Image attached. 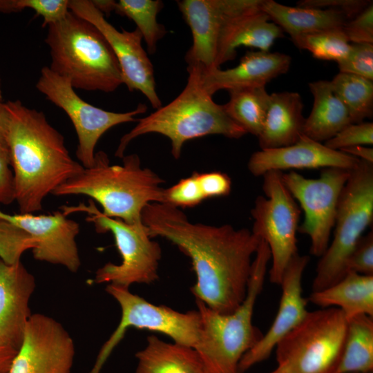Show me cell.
<instances>
[{
	"label": "cell",
	"mask_w": 373,
	"mask_h": 373,
	"mask_svg": "<svg viewBox=\"0 0 373 373\" xmlns=\"http://www.w3.org/2000/svg\"><path fill=\"white\" fill-rule=\"evenodd\" d=\"M300 94L273 93L262 131L258 137L261 149L287 146L301 137L305 118Z\"/></svg>",
	"instance_id": "7402d4cb"
},
{
	"label": "cell",
	"mask_w": 373,
	"mask_h": 373,
	"mask_svg": "<svg viewBox=\"0 0 373 373\" xmlns=\"http://www.w3.org/2000/svg\"></svg>",
	"instance_id": "f907efd6"
},
{
	"label": "cell",
	"mask_w": 373,
	"mask_h": 373,
	"mask_svg": "<svg viewBox=\"0 0 373 373\" xmlns=\"http://www.w3.org/2000/svg\"><path fill=\"white\" fill-rule=\"evenodd\" d=\"M291 57L285 53L269 51H249L234 68H219L204 71L201 80L204 89L213 95L219 90H231L265 86L278 76L286 73Z\"/></svg>",
	"instance_id": "44dd1931"
},
{
	"label": "cell",
	"mask_w": 373,
	"mask_h": 373,
	"mask_svg": "<svg viewBox=\"0 0 373 373\" xmlns=\"http://www.w3.org/2000/svg\"><path fill=\"white\" fill-rule=\"evenodd\" d=\"M343 30L352 44H373V3L348 21Z\"/></svg>",
	"instance_id": "f35d334b"
},
{
	"label": "cell",
	"mask_w": 373,
	"mask_h": 373,
	"mask_svg": "<svg viewBox=\"0 0 373 373\" xmlns=\"http://www.w3.org/2000/svg\"><path fill=\"white\" fill-rule=\"evenodd\" d=\"M75 353L74 341L60 323L33 314L8 373H70Z\"/></svg>",
	"instance_id": "2e32d148"
},
{
	"label": "cell",
	"mask_w": 373,
	"mask_h": 373,
	"mask_svg": "<svg viewBox=\"0 0 373 373\" xmlns=\"http://www.w3.org/2000/svg\"><path fill=\"white\" fill-rule=\"evenodd\" d=\"M309 261L308 256L295 255L287 265L281 282L282 294L278 312L267 332L242 357L238 373L269 358L278 343L306 316L307 300L302 296V277Z\"/></svg>",
	"instance_id": "ac0fdd59"
},
{
	"label": "cell",
	"mask_w": 373,
	"mask_h": 373,
	"mask_svg": "<svg viewBox=\"0 0 373 373\" xmlns=\"http://www.w3.org/2000/svg\"><path fill=\"white\" fill-rule=\"evenodd\" d=\"M69 10L95 26L111 46L121 68L123 82L130 92H141L156 109L162 102L156 92L154 70L142 46V36L133 31L116 29L88 0H69Z\"/></svg>",
	"instance_id": "9a60e30c"
},
{
	"label": "cell",
	"mask_w": 373,
	"mask_h": 373,
	"mask_svg": "<svg viewBox=\"0 0 373 373\" xmlns=\"http://www.w3.org/2000/svg\"><path fill=\"white\" fill-rule=\"evenodd\" d=\"M261 10V7L233 21L222 37L216 68L232 60L241 46L269 51L274 41L284 36L283 30Z\"/></svg>",
	"instance_id": "603a6c76"
},
{
	"label": "cell",
	"mask_w": 373,
	"mask_h": 373,
	"mask_svg": "<svg viewBox=\"0 0 373 373\" xmlns=\"http://www.w3.org/2000/svg\"><path fill=\"white\" fill-rule=\"evenodd\" d=\"M3 103L0 106V203L9 204L15 201V193Z\"/></svg>",
	"instance_id": "836d02e7"
},
{
	"label": "cell",
	"mask_w": 373,
	"mask_h": 373,
	"mask_svg": "<svg viewBox=\"0 0 373 373\" xmlns=\"http://www.w3.org/2000/svg\"><path fill=\"white\" fill-rule=\"evenodd\" d=\"M0 373H8V372L0 371Z\"/></svg>",
	"instance_id": "681fc988"
},
{
	"label": "cell",
	"mask_w": 373,
	"mask_h": 373,
	"mask_svg": "<svg viewBox=\"0 0 373 373\" xmlns=\"http://www.w3.org/2000/svg\"><path fill=\"white\" fill-rule=\"evenodd\" d=\"M262 0H182L178 8L189 26L193 44L185 59L188 67L207 71L216 68L224 33L239 17L258 9Z\"/></svg>",
	"instance_id": "5bb4252c"
},
{
	"label": "cell",
	"mask_w": 373,
	"mask_h": 373,
	"mask_svg": "<svg viewBox=\"0 0 373 373\" xmlns=\"http://www.w3.org/2000/svg\"><path fill=\"white\" fill-rule=\"evenodd\" d=\"M68 0H19L23 10L31 9L43 19V27L62 20L70 11Z\"/></svg>",
	"instance_id": "ab89813d"
},
{
	"label": "cell",
	"mask_w": 373,
	"mask_h": 373,
	"mask_svg": "<svg viewBox=\"0 0 373 373\" xmlns=\"http://www.w3.org/2000/svg\"><path fill=\"white\" fill-rule=\"evenodd\" d=\"M186 84L173 101L148 116L120 139L115 155L119 158L129 143L136 137L156 133L167 137L171 143L174 158L180 157L184 144L191 139L212 134L240 138L247 134L225 112L223 105L216 104L203 88L201 70L187 67Z\"/></svg>",
	"instance_id": "277c9868"
},
{
	"label": "cell",
	"mask_w": 373,
	"mask_h": 373,
	"mask_svg": "<svg viewBox=\"0 0 373 373\" xmlns=\"http://www.w3.org/2000/svg\"><path fill=\"white\" fill-rule=\"evenodd\" d=\"M345 269L346 273L353 271L363 275L373 276L372 231L361 236L346 262Z\"/></svg>",
	"instance_id": "74e56055"
},
{
	"label": "cell",
	"mask_w": 373,
	"mask_h": 373,
	"mask_svg": "<svg viewBox=\"0 0 373 373\" xmlns=\"http://www.w3.org/2000/svg\"><path fill=\"white\" fill-rule=\"evenodd\" d=\"M20 11L18 0H0V12L11 13Z\"/></svg>",
	"instance_id": "f6af8a7d"
},
{
	"label": "cell",
	"mask_w": 373,
	"mask_h": 373,
	"mask_svg": "<svg viewBox=\"0 0 373 373\" xmlns=\"http://www.w3.org/2000/svg\"><path fill=\"white\" fill-rule=\"evenodd\" d=\"M291 40L298 48L309 51L316 59L336 62L347 55L351 44L343 28L298 35Z\"/></svg>",
	"instance_id": "1f68e13d"
},
{
	"label": "cell",
	"mask_w": 373,
	"mask_h": 373,
	"mask_svg": "<svg viewBox=\"0 0 373 373\" xmlns=\"http://www.w3.org/2000/svg\"><path fill=\"white\" fill-rule=\"evenodd\" d=\"M35 287L21 261L8 265L0 259V341L17 351L32 315L29 302Z\"/></svg>",
	"instance_id": "ffe728a7"
},
{
	"label": "cell",
	"mask_w": 373,
	"mask_h": 373,
	"mask_svg": "<svg viewBox=\"0 0 373 373\" xmlns=\"http://www.w3.org/2000/svg\"><path fill=\"white\" fill-rule=\"evenodd\" d=\"M372 220L373 163L360 160L341 192L334 238L318 263L313 291L329 287L344 277L346 262Z\"/></svg>",
	"instance_id": "52a82bcc"
},
{
	"label": "cell",
	"mask_w": 373,
	"mask_h": 373,
	"mask_svg": "<svg viewBox=\"0 0 373 373\" xmlns=\"http://www.w3.org/2000/svg\"><path fill=\"white\" fill-rule=\"evenodd\" d=\"M163 6L159 0H119L114 3L115 12L135 22L149 54L155 52L157 41L166 32L164 26L157 21Z\"/></svg>",
	"instance_id": "4dcf8cb0"
},
{
	"label": "cell",
	"mask_w": 373,
	"mask_h": 373,
	"mask_svg": "<svg viewBox=\"0 0 373 373\" xmlns=\"http://www.w3.org/2000/svg\"><path fill=\"white\" fill-rule=\"evenodd\" d=\"M196 175L204 199L227 196L230 193L231 180L226 173L220 171L196 172Z\"/></svg>",
	"instance_id": "60d3db41"
},
{
	"label": "cell",
	"mask_w": 373,
	"mask_h": 373,
	"mask_svg": "<svg viewBox=\"0 0 373 373\" xmlns=\"http://www.w3.org/2000/svg\"><path fill=\"white\" fill-rule=\"evenodd\" d=\"M142 221L151 238H166L190 258L196 276L191 287L195 300L224 314L242 304L252 257L260 241L258 236L230 224L192 222L179 208L167 203L148 204L142 212Z\"/></svg>",
	"instance_id": "6da1fadb"
},
{
	"label": "cell",
	"mask_w": 373,
	"mask_h": 373,
	"mask_svg": "<svg viewBox=\"0 0 373 373\" xmlns=\"http://www.w3.org/2000/svg\"><path fill=\"white\" fill-rule=\"evenodd\" d=\"M137 352L135 373H207L199 354L191 347L166 343L155 335Z\"/></svg>",
	"instance_id": "4316f807"
},
{
	"label": "cell",
	"mask_w": 373,
	"mask_h": 373,
	"mask_svg": "<svg viewBox=\"0 0 373 373\" xmlns=\"http://www.w3.org/2000/svg\"><path fill=\"white\" fill-rule=\"evenodd\" d=\"M62 213H86V220L92 222L98 233L111 232L121 255L119 265L108 262L95 273V283H108L128 288L135 283L150 284L158 278L161 247L153 240L143 222L128 224L121 219L105 216L97 208L95 202L79 203L77 206H63Z\"/></svg>",
	"instance_id": "9c48e42d"
},
{
	"label": "cell",
	"mask_w": 373,
	"mask_h": 373,
	"mask_svg": "<svg viewBox=\"0 0 373 373\" xmlns=\"http://www.w3.org/2000/svg\"><path fill=\"white\" fill-rule=\"evenodd\" d=\"M122 164H111L107 154L95 152L94 163L57 187L52 195H84L97 202L102 213L132 224L142 222V212L149 203L164 202V180L141 166L137 154L124 156Z\"/></svg>",
	"instance_id": "3957f363"
},
{
	"label": "cell",
	"mask_w": 373,
	"mask_h": 373,
	"mask_svg": "<svg viewBox=\"0 0 373 373\" xmlns=\"http://www.w3.org/2000/svg\"><path fill=\"white\" fill-rule=\"evenodd\" d=\"M270 260L269 248L260 240L252 262L246 297L234 312L220 314L195 300L201 325L194 349L207 373H238L243 355L263 336L253 325L252 318Z\"/></svg>",
	"instance_id": "5b68a950"
},
{
	"label": "cell",
	"mask_w": 373,
	"mask_h": 373,
	"mask_svg": "<svg viewBox=\"0 0 373 373\" xmlns=\"http://www.w3.org/2000/svg\"><path fill=\"white\" fill-rule=\"evenodd\" d=\"M351 170L325 168L316 179L294 171L282 173L284 184L304 212L298 230L310 238V253L314 256L321 257L329 246L338 200Z\"/></svg>",
	"instance_id": "4fadbf2b"
},
{
	"label": "cell",
	"mask_w": 373,
	"mask_h": 373,
	"mask_svg": "<svg viewBox=\"0 0 373 373\" xmlns=\"http://www.w3.org/2000/svg\"><path fill=\"white\" fill-rule=\"evenodd\" d=\"M372 144L373 123L364 122L347 126L324 143L327 147L336 151L350 146Z\"/></svg>",
	"instance_id": "8d00e7d4"
},
{
	"label": "cell",
	"mask_w": 373,
	"mask_h": 373,
	"mask_svg": "<svg viewBox=\"0 0 373 373\" xmlns=\"http://www.w3.org/2000/svg\"><path fill=\"white\" fill-rule=\"evenodd\" d=\"M37 245L35 239L12 223L0 220V259L13 265L21 261L26 251Z\"/></svg>",
	"instance_id": "d6a6232c"
},
{
	"label": "cell",
	"mask_w": 373,
	"mask_h": 373,
	"mask_svg": "<svg viewBox=\"0 0 373 373\" xmlns=\"http://www.w3.org/2000/svg\"><path fill=\"white\" fill-rule=\"evenodd\" d=\"M229 102L223 105L227 114L246 133L260 134L269 105L270 95L265 86L229 90Z\"/></svg>",
	"instance_id": "f1b7e54d"
},
{
	"label": "cell",
	"mask_w": 373,
	"mask_h": 373,
	"mask_svg": "<svg viewBox=\"0 0 373 373\" xmlns=\"http://www.w3.org/2000/svg\"><path fill=\"white\" fill-rule=\"evenodd\" d=\"M46 28L48 67L69 79L75 89L112 93L124 84L111 46L91 23L70 10L62 20Z\"/></svg>",
	"instance_id": "8992f818"
},
{
	"label": "cell",
	"mask_w": 373,
	"mask_h": 373,
	"mask_svg": "<svg viewBox=\"0 0 373 373\" xmlns=\"http://www.w3.org/2000/svg\"><path fill=\"white\" fill-rule=\"evenodd\" d=\"M262 176L265 196H258L251 211V231L267 244L271 260L269 280L280 285L287 265L298 254L301 210L284 184L282 172L272 171Z\"/></svg>",
	"instance_id": "30bf717a"
},
{
	"label": "cell",
	"mask_w": 373,
	"mask_h": 373,
	"mask_svg": "<svg viewBox=\"0 0 373 373\" xmlns=\"http://www.w3.org/2000/svg\"><path fill=\"white\" fill-rule=\"evenodd\" d=\"M0 220L12 223L35 239L37 245L32 249L35 260L61 265L73 273L79 270L81 260L76 238L79 224L62 211L34 215L0 210Z\"/></svg>",
	"instance_id": "e0dca14e"
},
{
	"label": "cell",
	"mask_w": 373,
	"mask_h": 373,
	"mask_svg": "<svg viewBox=\"0 0 373 373\" xmlns=\"http://www.w3.org/2000/svg\"><path fill=\"white\" fill-rule=\"evenodd\" d=\"M309 88L314 103L305 120V135L316 142H326L347 126L354 124L347 108L334 92L330 81L312 82Z\"/></svg>",
	"instance_id": "d4e9b609"
},
{
	"label": "cell",
	"mask_w": 373,
	"mask_h": 373,
	"mask_svg": "<svg viewBox=\"0 0 373 373\" xmlns=\"http://www.w3.org/2000/svg\"><path fill=\"white\" fill-rule=\"evenodd\" d=\"M13 173L15 201L20 213L41 211L48 195L84 166L70 155L64 136L44 113L20 100L3 103Z\"/></svg>",
	"instance_id": "7a4b0ae2"
},
{
	"label": "cell",
	"mask_w": 373,
	"mask_h": 373,
	"mask_svg": "<svg viewBox=\"0 0 373 373\" xmlns=\"http://www.w3.org/2000/svg\"><path fill=\"white\" fill-rule=\"evenodd\" d=\"M93 5L104 15L113 12L114 3L113 0H94L91 1Z\"/></svg>",
	"instance_id": "bcb514c9"
},
{
	"label": "cell",
	"mask_w": 373,
	"mask_h": 373,
	"mask_svg": "<svg viewBox=\"0 0 373 373\" xmlns=\"http://www.w3.org/2000/svg\"><path fill=\"white\" fill-rule=\"evenodd\" d=\"M347 320L336 307L308 312L276 345L280 373H336L345 345Z\"/></svg>",
	"instance_id": "ba28073f"
},
{
	"label": "cell",
	"mask_w": 373,
	"mask_h": 373,
	"mask_svg": "<svg viewBox=\"0 0 373 373\" xmlns=\"http://www.w3.org/2000/svg\"><path fill=\"white\" fill-rule=\"evenodd\" d=\"M332 89L347 108L354 123L373 115V81L340 73L330 81Z\"/></svg>",
	"instance_id": "f546056e"
},
{
	"label": "cell",
	"mask_w": 373,
	"mask_h": 373,
	"mask_svg": "<svg viewBox=\"0 0 373 373\" xmlns=\"http://www.w3.org/2000/svg\"><path fill=\"white\" fill-rule=\"evenodd\" d=\"M337 64L340 73L373 81V44H351L347 55Z\"/></svg>",
	"instance_id": "e575fe53"
},
{
	"label": "cell",
	"mask_w": 373,
	"mask_h": 373,
	"mask_svg": "<svg viewBox=\"0 0 373 373\" xmlns=\"http://www.w3.org/2000/svg\"><path fill=\"white\" fill-rule=\"evenodd\" d=\"M204 200L200 189L196 172L181 179L172 186L164 189V202L176 207H193Z\"/></svg>",
	"instance_id": "d590c367"
},
{
	"label": "cell",
	"mask_w": 373,
	"mask_h": 373,
	"mask_svg": "<svg viewBox=\"0 0 373 373\" xmlns=\"http://www.w3.org/2000/svg\"><path fill=\"white\" fill-rule=\"evenodd\" d=\"M261 10L290 37L343 28L350 21L345 13L338 10L291 7L273 0H262Z\"/></svg>",
	"instance_id": "484cf974"
},
{
	"label": "cell",
	"mask_w": 373,
	"mask_h": 373,
	"mask_svg": "<svg viewBox=\"0 0 373 373\" xmlns=\"http://www.w3.org/2000/svg\"><path fill=\"white\" fill-rule=\"evenodd\" d=\"M359 160L373 163V149L363 146H354L340 150Z\"/></svg>",
	"instance_id": "7bdbcfd3"
},
{
	"label": "cell",
	"mask_w": 373,
	"mask_h": 373,
	"mask_svg": "<svg viewBox=\"0 0 373 373\" xmlns=\"http://www.w3.org/2000/svg\"><path fill=\"white\" fill-rule=\"evenodd\" d=\"M373 372V317L358 315L347 321L342 358L336 373Z\"/></svg>",
	"instance_id": "83f0119b"
},
{
	"label": "cell",
	"mask_w": 373,
	"mask_h": 373,
	"mask_svg": "<svg viewBox=\"0 0 373 373\" xmlns=\"http://www.w3.org/2000/svg\"><path fill=\"white\" fill-rule=\"evenodd\" d=\"M372 1L370 0H303L298 1V7L319 9L332 8L342 11L350 19L356 16Z\"/></svg>",
	"instance_id": "b9f144b4"
},
{
	"label": "cell",
	"mask_w": 373,
	"mask_h": 373,
	"mask_svg": "<svg viewBox=\"0 0 373 373\" xmlns=\"http://www.w3.org/2000/svg\"><path fill=\"white\" fill-rule=\"evenodd\" d=\"M3 103V97H2V90H1V78H0V106Z\"/></svg>",
	"instance_id": "7dc6e473"
},
{
	"label": "cell",
	"mask_w": 373,
	"mask_h": 373,
	"mask_svg": "<svg viewBox=\"0 0 373 373\" xmlns=\"http://www.w3.org/2000/svg\"><path fill=\"white\" fill-rule=\"evenodd\" d=\"M270 373H280V372L276 368L274 371Z\"/></svg>",
	"instance_id": "c3c4849f"
},
{
	"label": "cell",
	"mask_w": 373,
	"mask_h": 373,
	"mask_svg": "<svg viewBox=\"0 0 373 373\" xmlns=\"http://www.w3.org/2000/svg\"><path fill=\"white\" fill-rule=\"evenodd\" d=\"M17 351L0 341V371L8 372Z\"/></svg>",
	"instance_id": "ee69618b"
},
{
	"label": "cell",
	"mask_w": 373,
	"mask_h": 373,
	"mask_svg": "<svg viewBox=\"0 0 373 373\" xmlns=\"http://www.w3.org/2000/svg\"><path fill=\"white\" fill-rule=\"evenodd\" d=\"M106 291L119 303L120 321L104 343L88 373H100L105 362L130 327L147 329L171 337L173 342L194 348L200 330L198 310L180 312L166 305H154L131 293L128 288L108 284Z\"/></svg>",
	"instance_id": "8fae6325"
},
{
	"label": "cell",
	"mask_w": 373,
	"mask_h": 373,
	"mask_svg": "<svg viewBox=\"0 0 373 373\" xmlns=\"http://www.w3.org/2000/svg\"><path fill=\"white\" fill-rule=\"evenodd\" d=\"M35 87L47 99L61 108L72 122L78 139L76 156L84 168L93 166L95 146L108 130L135 121L136 115L147 110V106L142 103L134 110L125 113L94 106L77 94L69 79L55 73L48 66L41 69Z\"/></svg>",
	"instance_id": "7c38bea8"
},
{
	"label": "cell",
	"mask_w": 373,
	"mask_h": 373,
	"mask_svg": "<svg viewBox=\"0 0 373 373\" xmlns=\"http://www.w3.org/2000/svg\"><path fill=\"white\" fill-rule=\"evenodd\" d=\"M307 300L322 308H338L347 321L363 314L373 317V276L347 271L333 285L312 291Z\"/></svg>",
	"instance_id": "cb8c5ba5"
},
{
	"label": "cell",
	"mask_w": 373,
	"mask_h": 373,
	"mask_svg": "<svg viewBox=\"0 0 373 373\" xmlns=\"http://www.w3.org/2000/svg\"><path fill=\"white\" fill-rule=\"evenodd\" d=\"M359 159L340 151L331 149L303 134L294 144L280 148L261 149L254 153L248 162L254 176L289 169L340 168L351 170Z\"/></svg>",
	"instance_id": "d6986e66"
}]
</instances>
